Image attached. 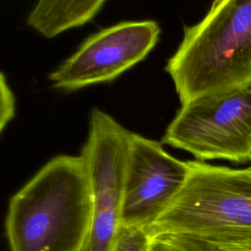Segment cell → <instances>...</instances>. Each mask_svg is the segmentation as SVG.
<instances>
[{
	"instance_id": "9c48e42d",
	"label": "cell",
	"mask_w": 251,
	"mask_h": 251,
	"mask_svg": "<svg viewBox=\"0 0 251 251\" xmlns=\"http://www.w3.org/2000/svg\"><path fill=\"white\" fill-rule=\"evenodd\" d=\"M152 240L145 229L121 226L111 251H149Z\"/></svg>"
},
{
	"instance_id": "5b68a950",
	"label": "cell",
	"mask_w": 251,
	"mask_h": 251,
	"mask_svg": "<svg viewBox=\"0 0 251 251\" xmlns=\"http://www.w3.org/2000/svg\"><path fill=\"white\" fill-rule=\"evenodd\" d=\"M131 132L112 116L93 108L83 158L91 185L92 217L81 251H111L121 228L124 187Z\"/></svg>"
},
{
	"instance_id": "ba28073f",
	"label": "cell",
	"mask_w": 251,
	"mask_h": 251,
	"mask_svg": "<svg viewBox=\"0 0 251 251\" xmlns=\"http://www.w3.org/2000/svg\"><path fill=\"white\" fill-rule=\"evenodd\" d=\"M106 0H37L26 24L45 38L79 27L90 22Z\"/></svg>"
},
{
	"instance_id": "3957f363",
	"label": "cell",
	"mask_w": 251,
	"mask_h": 251,
	"mask_svg": "<svg viewBox=\"0 0 251 251\" xmlns=\"http://www.w3.org/2000/svg\"><path fill=\"white\" fill-rule=\"evenodd\" d=\"M186 182L172 206L146 231L152 238L251 236V168L188 161Z\"/></svg>"
},
{
	"instance_id": "52a82bcc",
	"label": "cell",
	"mask_w": 251,
	"mask_h": 251,
	"mask_svg": "<svg viewBox=\"0 0 251 251\" xmlns=\"http://www.w3.org/2000/svg\"><path fill=\"white\" fill-rule=\"evenodd\" d=\"M188 174V161L172 156L162 143L131 132L121 226L146 230L176 201Z\"/></svg>"
},
{
	"instance_id": "8992f818",
	"label": "cell",
	"mask_w": 251,
	"mask_h": 251,
	"mask_svg": "<svg viewBox=\"0 0 251 251\" xmlns=\"http://www.w3.org/2000/svg\"><path fill=\"white\" fill-rule=\"evenodd\" d=\"M155 21L122 22L87 37L48 78L56 89L72 92L114 80L144 58L160 35Z\"/></svg>"
},
{
	"instance_id": "5bb4252c",
	"label": "cell",
	"mask_w": 251,
	"mask_h": 251,
	"mask_svg": "<svg viewBox=\"0 0 251 251\" xmlns=\"http://www.w3.org/2000/svg\"><path fill=\"white\" fill-rule=\"evenodd\" d=\"M218 1H220V0H214V2H218Z\"/></svg>"
},
{
	"instance_id": "30bf717a",
	"label": "cell",
	"mask_w": 251,
	"mask_h": 251,
	"mask_svg": "<svg viewBox=\"0 0 251 251\" xmlns=\"http://www.w3.org/2000/svg\"><path fill=\"white\" fill-rule=\"evenodd\" d=\"M175 245L180 251H235L210 243L201 238L187 235H163L159 236Z\"/></svg>"
},
{
	"instance_id": "277c9868",
	"label": "cell",
	"mask_w": 251,
	"mask_h": 251,
	"mask_svg": "<svg viewBox=\"0 0 251 251\" xmlns=\"http://www.w3.org/2000/svg\"><path fill=\"white\" fill-rule=\"evenodd\" d=\"M162 143L198 161H251V80L181 104Z\"/></svg>"
},
{
	"instance_id": "7c38bea8",
	"label": "cell",
	"mask_w": 251,
	"mask_h": 251,
	"mask_svg": "<svg viewBox=\"0 0 251 251\" xmlns=\"http://www.w3.org/2000/svg\"><path fill=\"white\" fill-rule=\"evenodd\" d=\"M203 240H206L215 245L235 250V251H251V236L226 237V238H219V239H203Z\"/></svg>"
},
{
	"instance_id": "8fae6325",
	"label": "cell",
	"mask_w": 251,
	"mask_h": 251,
	"mask_svg": "<svg viewBox=\"0 0 251 251\" xmlns=\"http://www.w3.org/2000/svg\"><path fill=\"white\" fill-rule=\"evenodd\" d=\"M15 114V98L5 81L4 75H1V129L3 130L6 124H8Z\"/></svg>"
},
{
	"instance_id": "6da1fadb",
	"label": "cell",
	"mask_w": 251,
	"mask_h": 251,
	"mask_svg": "<svg viewBox=\"0 0 251 251\" xmlns=\"http://www.w3.org/2000/svg\"><path fill=\"white\" fill-rule=\"evenodd\" d=\"M92 192L83 158L49 160L10 199V251H81L91 226Z\"/></svg>"
},
{
	"instance_id": "4fadbf2b",
	"label": "cell",
	"mask_w": 251,
	"mask_h": 251,
	"mask_svg": "<svg viewBox=\"0 0 251 251\" xmlns=\"http://www.w3.org/2000/svg\"><path fill=\"white\" fill-rule=\"evenodd\" d=\"M149 251H180L175 245L163 238H153Z\"/></svg>"
},
{
	"instance_id": "9a60e30c",
	"label": "cell",
	"mask_w": 251,
	"mask_h": 251,
	"mask_svg": "<svg viewBox=\"0 0 251 251\" xmlns=\"http://www.w3.org/2000/svg\"><path fill=\"white\" fill-rule=\"evenodd\" d=\"M250 168H251V166H250Z\"/></svg>"
},
{
	"instance_id": "7a4b0ae2",
	"label": "cell",
	"mask_w": 251,
	"mask_h": 251,
	"mask_svg": "<svg viewBox=\"0 0 251 251\" xmlns=\"http://www.w3.org/2000/svg\"><path fill=\"white\" fill-rule=\"evenodd\" d=\"M166 72L180 104L251 80V0L213 2L169 59Z\"/></svg>"
}]
</instances>
